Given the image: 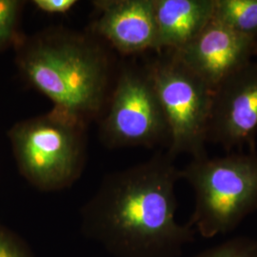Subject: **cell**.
Wrapping results in <instances>:
<instances>
[{
  "label": "cell",
  "instance_id": "cell-1",
  "mask_svg": "<svg viewBox=\"0 0 257 257\" xmlns=\"http://www.w3.org/2000/svg\"><path fill=\"white\" fill-rule=\"evenodd\" d=\"M180 170L168 153L107 175L81 210V231L115 257H179L195 230L175 219Z\"/></svg>",
  "mask_w": 257,
  "mask_h": 257
},
{
  "label": "cell",
  "instance_id": "cell-2",
  "mask_svg": "<svg viewBox=\"0 0 257 257\" xmlns=\"http://www.w3.org/2000/svg\"><path fill=\"white\" fill-rule=\"evenodd\" d=\"M23 78L58 111L88 126L100 118L110 97V55L95 37L61 27L48 28L18 43Z\"/></svg>",
  "mask_w": 257,
  "mask_h": 257
},
{
  "label": "cell",
  "instance_id": "cell-3",
  "mask_svg": "<svg viewBox=\"0 0 257 257\" xmlns=\"http://www.w3.org/2000/svg\"><path fill=\"white\" fill-rule=\"evenodd\" d=\"M193 188L195 206L188 223L205 238L236 229L257 210V156L231 154L194 158L180 170Z\"/></svg>",
  "mask_w": 257,
  "mask_h": 257
},
{
  "label": "cell",
  "instance_id": "cell-4",
  "mask_svg": "<svg viewBox=\"0 0 257 257\" xmlns=\"http://www.w3.org/2000/svg\"><path fill=\"white\" fill-rule=\"evenodd\" d=\"M86 128L54 110L16 124L9 137L20 174L42 192L71 187L85 166Z\"/></svg>",
  "mask_w": 257,
  "mask_h": 257
},
{
  "label": "cell",
  "instance_id": "cell-5",
  "mask_svg": "<svg viewBox=\"0 0 257 257\" xmlns=\"http://www.w3.org/2000/svg\"><path fill=\"white\" fill-rule=\"evenodd\" d=\"M145 65L169 130L167 153L174 158L179 154H190L193 159L208 156L211 88L171 51Z\"/></svg>",
  "mask_w": 257,
  "mask_h": 257
},
{
  "label": "cell",
  "instance_id": "cell-6",
  "mask_svg": "<svg viewBox=\"0 0 257 257\" xmlns=\"http://www.w3.org/2000/svg\"><path fill=\"white\" fill-rule=\"evenodd\" d=\"M103 113L100 134L110 147L169 143L165 116L146 65L120 69Z\"/></svg>",
  "mask_w": 257,
  "mask_h": 257
},
{
  "label": "cell",
  "instance_id": "cell-7",
  "mask_svg": "<svg viewBox=\"0 0 257 257\" xmlns=\"http://www.w3.org/2000/svg\"><path fill=\"white\" fill-rule=\"evenodd\" d=\"M256 134L257 61H251L213 91L208 141L254 152Z\"/></svg>",
  "mask_w": 257,
  "mask_h": 257
},
{
  "label": "cell",
  "instance_id": "cell-8",
  "mask_svg": "<svg viewBox=\"0 0 257 257\" xmlns=\"http://www.w3.org/2000/svg\"><path fill=\"white\" fill-rule=\"evenodd\" d=\"M173 53L213 92L251 62L255 55V40L211 19L189 44Z\"/></svg>",
  "mask_w": 257,
  "mask_h": 257
},
{
  "label": "cell",
  "instance_id": "cell-9",
  "mask_svg": "<svg viewBox=\"0 0 257 257\" xmlns=\"http://www.w3.org/2000/svg\"><path fill=\"white\" fill-rule=\"evenodd\" d=\"M92 3L94 35L122 55L156 51L154 0H98Z\"/></svg>",
  "mask_w": 257,
  "mask_h": 257
},
{
  "label": "cell",
  "instance_id": "cell-10",
  "mask_svg": "<svg viewBox=\"0 0 257 257\" xmlns=\"http://www.w3.org/2000/svg\"><path fill=\"white\" fill-rule=\"evenodd\" d=\"M214 0H154L156 52L178 51L212 19Z\"/></svg>",
  "mask_w": 257,
  "mask_h": 257
},
{
  "label": "cell",
  "instance_id": "cell-11",
  "mask_svg": "<svg viewBox=\"0 0 257 257\" xmlns=\"http://www.w3.org/2000/svg\"><path fill=\"white\" fill-rule=\"evenodd\" d=\"M212 20L256 40L257 0H214Z\"/></svg>",
  "mask_w": 257,
  "mask_h": 257
},
{
  "label": "cell",
  "instance_id": "cell-12",
  "mask_svg": "<svg viewBox=\"0 0 257 257\" xmlns=\"http://www.w3.org/2000/svg\"><path fill=\"white\" fill-rule=\"evenodd\" d=\"M23 3L19 0H0V48L12 42L19 43L18 28Z\"/></svg>",
  "mask_w": 257,
  "mask_h": 257
},
{
  "label": "cell",
  "instance_id": "cell-13",
  "mask_svg": "<svg viewBox=\"0 0 257 257\" xmlns=\"http://www.w3.org/2000/svg\"><path fill=\"white\" fill-rule=\"evenodd\" d=\"M194 257H257V239L242 236L231 238Z\"/></svg>",
  "mask_w": 257,
  "mask_h": 257
},
{
  "label": "cell",
  "instance_id": "cell-14",
  "mask_svg": "<svg viewBox=\"0 0 257 257\" xmlns=\"http://www.w3.org/2000/svg\"><path fill=\"white\" fill-rule=\"evenodd\" d=\"M0 257H35V254L24 239L0 226Z\"/></svg>",
  "mask_w": 257,
  "mask_h": 257
},
{
  "label": "cell",
  "instance_id": "cell-15",
  "mask_svg": "<svg viewBox=\"0 0 257 257\" xmlns=\"http://www.w3.org/2000/svg\"><path fill=\"white\" fill-rule=\"evenodd\" d=\"M33 5L48 15H65L77 5L76 0H34Z\"/></svg>",
  "mask_w": 257,
  "mask_h": 257
},
{
  "label": "cell",
  "instance_id": "cell-16",
  "mask_svg": "<svg viewBox=\"0 0 257 257\" xmlns=\"http://www.w3.org/2000/svg\"><path fill=\"white\" fill-rule=\"evenodd\" d=\"M255 55H257V39L255 40Z\"/></svg>",
  "mask_w": 257,
  "mask_h": 257
}]
</instances>
